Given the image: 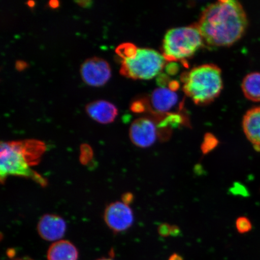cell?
Listing matches in <instances>:
<instances>
[{
	"label": "cell",
	"instance_id": "obj_1",
	"mask_svg": "<svg viewBox=\"0 0 260 260\" xmlns=\"http://www.w3.org/2000/svg\"><path fill=\"white\" fill-rule=\"evenodd\" d=\"M248 24L241 3L236 0H221L204 10L196 25L208 44L229 47L243 37Z\"/></svg>",
	"mask_w": 260,
	"mask_h": 260
},
{
	"label": "cell",
	"instance_id": "obj_2",
	"mask_svg": "<svg viewBox=\"0 0 260 260\" xmlns=\"http://www.w3.org/2000/svg\"><path fill=\"white\" fill-rule=\"evenodd\" d=\"M40 160L37 149L28 141L2 142L0 150V178L2 183L9 176L30 178L45 186L43 177L31 170Z\"/></svg>",
	"mask_w": 260,
	"mask_h": 260
},
{
	"label": "cell",
	"instance_id": "obj_3",
	"mask_svg": "<svg viewBox=\"0 0 260 260\" xmlns=\"http://www.w3.org/2000/svg\"><path fill=\"white\" fill-rule=\"evenodd\" d=\"M182 81L184 93L197 105L212 102L223 88L222 72L213 64L193 68L184 75Z\"/></svg>",
	"mask_w": 260,
	"mask_h": 260
},
{
	"label": "cell",
	"instance_id": "obj_4",
	"mask_svg": "<svg viewBox=\"0 0 260 260\" xmlns=\"http://www.w3.org/2000/svg\"><path fill=\"white\" fill-rule=\"evenodd\" d=\"M204 42L196 25L172 28L165 36L162 55L168 61L183 60L192 56Z\"/></svg>",
	"mask_w": 260,
	"mask_h": 260
},
{
	"label": "cell",
	"instance_id": "obj_5",
	"mask_svg": "<svg viewBox=\"0 0 260 260\" xmlns=\"http://www.w3.org/2000/svg\"><path fill=\"white\" fill-rule=\"evenodd\" d=\"M166 60L157 51L138 48L133 56L122 60L120 74L133 80H150L161 72Z\"/></svg>",
	"mask_w": 260,
	"mask_h": 260
},
{
	"label": "cell",
	"instance_id": "obj_6",
	"mask_svg": "<svg viewBox=\"0 0 260 260\" xmlns=\"http://www.w3.org/2000/svg\"><path fill=\"white\" fill-rule=\"evenodd\" d=\"M80 74L87 85L100 87L105 85L111 77L112 71L108 62L102 58H87L81 64Z\"/></svg>",
	"mask_w": 260,
	"mask_h": 260
},
{
	"label": "cell",
	"instance_id": "obj_7",
	"mask_svg": "<svg viewBox=\"0 0 260 260\" xmlns=\"http://www.w3.org/2000/svg\"><path fill=\"white\" fill-rule=\"evenodd\" d=\"M104 219L107 226L115 233L125 232L134 223V214L129 205L122 201L110 204L107 207Z\"/></svg>",
	"mask_w": 260,
	"mask_h": 260
},
{
	"label": "cell",
	"instance_id": "obj_8",
	"mask_svg": "<svg viewBox=\"0 0 260 260\" xmlns=\"http://www.w3.org/2000/svg\"><path fill=\"white\" fill-rule=\"evenodd\" d=\"M129 136L133 144L141 148L153 145L158 138L157 125L149 118L135 120L129 128Z\"/></svg>",
	"mask_w": 260,
	"mask_h": 260
},
{
	"label": "cell",
	"instance_id": "obj_9",
	"mask_svg": "<svg viewBox=\"0 0 260 260\" xmlns=\"http://www.w3.org/2000/svg\"><path fill=\"white\" fill-rule=\"evenodd\" d=\"M39 235L46 241H59L67 230V223L60 216L54 214H45L39 221L37 226Z\"/></svg>",
	"mask_w": 260,
	"mask_h": 260
},
{
	"label": "cell",
	"instance_id": "obj_10",
	"mask_svg": "<svg viewBox=\"0 0 260 260\" xmlns=\"http://www.w3.org/2000/svg\"><path fill=\"white\" fill-rule=\"evenodd\" d=\"M86 111L94 121L102 124L113 122L118 114L116 107L105 100H98L87 104Z\"/></svg>",
	"mask_w": 260,
	"mask_h": 260
},
{
	"label": "cell",
	"instance_id": "obj_11",
	"mask_svg": "<svg viewBox=\"0 0 260 260\" xmlns=\"http://www.w3.org/2000/svg\"><path fill=\"white\" fill-rule=\"evenodd\" d=\"M244 133L256 149H260V106L248 110L243 117Z\"/></svg>",
	"mask_w": 260,
	"mask_h": 260
},
{
	"label": "cell",
	"instance_id": "obj_12",
	"mask_svg": "<svg viewBox=\"0 0 260 260\" xmlns=\"http://www.w3.org/2000/svg\"><path fill=\"white\" fill-rule=\"evenodd\" d=\"M178 102L177 93L170 87H161L156 89L151 96L152 108L159 113L170 111L177 105Z\"/></svg>",
	"mask_w": 260,
	"mask_h": 260
},
{
	"label": "cell",
	"instance_id": "obj_13",
	"mask_svg": "<svg viewBox=\"0 0 260 260\" xmlns=\"http://www.w3.org/2000/svg\"><path fill=\"white\" fill-rule=\"evenodd\" d=\"M48 260H78L79 251L76 246L68 240L54 242L49 248Z\"/></svg>",
	"mask_w": 260,
	"mask_h": 260
},
{
	"label": "cell",
	"instance_id": "obj_14",
	"mask_svg": "<svg viewBox=\"0 0 260 260\" xmlns=\"http://www.w3.org/2000/svg\"><path fill=\"white\" fill-rule=\"evenodd\" d=\"M242 89L247 99L252 102H260V73H249L244 78Z\"/></svg>",
	"mask_w": 260,
	"mask_h": 260
},
{
	"label": "cell",
	"instance_id": "obj_15",
	"mask_svg": "<svg viewBox=\"0 0 260 260\" xmlns=\"http://www.w3.org/2000/svg\"><path fill=\"white\" fill-rule=\"evenodd\" d=\"M138 47L131 43H124L119 45L116 49V53L122 60L131 57L136 53Z\"/></svg>",
	"mask_w": 260,
	"mask_h": 260
},
{
	"label": "cell",
	"instance_id": "obj_16",
	"mask_svg": "<svg viewBox=\"0 0 260 260\" xmlns=\"http://www.w3.org/2000/svg\"><path fill=\"white\" fill-rule=\"evenodd\" d=\"M218 140L213 135L207 134L205 136L204 142L201 145V151L204 154L209 153L210 152L213 150L218 145Z\"/></svg>",
	"mask_w": 260,
	"mask_h": 260
},
{
	"label": "cell",
	"instance_id": "obj_17",
	"mask_svg": "<svg viewBox=\"0 0 260 260\" xmlns=\"http://www.w3.org/2000/svg\"><path fill=\"white\" fill-rule=\"evenodd\" d=\"M236 229L241 234L246 233L252 229L251 221L246 217H240L236 220Z\"/></svg>",
	"mask_w": 260,
	"mask_h": 260
},
{
	"label": "cell",
	"instance_id": "obj_18",
	"mask_svg": "<svg viewBox=\"0 0 260 260\" xmlns=\"http://www.w3.org/2000/svg\"><path fill=\"white\" fill-rule=\"evenodd\" d=\"M172 225L167 223L161 224L158 228V233L159 235L167 237L169 236H172Z\"/></svg>",
	"mask_w": 260,
	"mask_h": 260
},
{
	"label": "cell",
	"instance_id": "obj_19",
	"mask_svg": "<svg viewBox=\"0 0 260 260\" xmlns=\"http://www.w3.org/2000/svg\"><path fill=\"white\" fill-rule=\"evenodd\" d=\"M27 66V63L21 60L17 61L15 63L16 69L19 71H23Z\"/></svg>",
	"mask_w": 260,
	"mask_h": 260
},
{
	"label": "cell",
	"instance_id": "obj_20",
	"mask_svg": "<svg viewBox=\"0 0 260 260\" xmlns=\"http://www.w3.org/2000/svg\"><path fill=\"white\" fill-rule=\"evenodd\" d=\"M133 200V196L132 193H125L122 197V202L129 205Z\"/></svg>",
	"mask_w": 260,
	"mask_h": 260
},
{
	"label": "cell",
	"instance_id": "obj_21",
	"mask_svg": "<svg viewBox=\"0 0 260 260\" xmlns=\"http://www.w3.org/2000/svg\"><path fill=\"white\" fill-rule=\"evenodd\" d=\"M78 5L83 8H89L92 5V2L90 1H77L76 2Z\"/></svg>",
	"mask_w": 260,
	"mask_h": 260
},
{
	"label": "cell",
	"instance_id": "obj_22",
	"mask_svg": "<svg viewBox=\"0 0 260 260\" xmlns=\"http://www.w3.org/2000/svg\"><path fill=\"white\" fill-rule=\"evenodd\" d=\"M49 6H50L51 8L56 9L59 6V2L56 1V0H53V1L49 2Z\"/></svg>",
	"mask_w": 260,
	"mask_h": 260
},
{
	"label": "cell",
	"instance_id": "obj_23",
	"mask_svg": "<svg viewBox=\"0 0 260 260\" xmlns=\"http://www.w3.org/2000/svg\"><path fill=\"white\" fill-rule=\"evenodd\" d=\"M169 260H183V258L181 256L177 254V253H174V254L170 256Z\"/></svg>",
	"mask_w": 260,
	"mask_h": 260
},
{
	"label": "cell",
	"instance_id": "obj_24",
	"mask_svg": "<svg viewBox=\"0 0 260 260\" xmlns=\"http://www.w3.org/2000/svg\"><path fill=\"white\" fill-rule=\"evenodd\" d=\"M10 260H34L30 258L27 257V256H25V257H21V258H16Z\"/></svg>",
	"mask_w": 260,
	"mask_h": 260
},
{
	"label": "cell",
	"instance_id": "obj_25",
	"mask_svg": "<svg viewBox=\"0 0 260 260\" xmlns=\"http://www.w3.org/2000/svg\"><path fill=\"white\" fill-rule=\"evenodd\" d=\"M27 5L29 6V7H34V6H35V2L32 1L28 2L27 3Z\"/></svg>",
	"mask_w": 260,
	"mask_h": 260
},
{
	"label": "cell",
	"instance_id": "obj_26",
	"mask_svg": "<svg viewBox=\"0 0 260 260\" xmlns=\"http://www.w3.org/2000/svg\"><path fill=\"white\" fill-rule=\"evenodd\" d=\"M97 260H113V259L112 258H101V259H97Z\"/></svg>",
	"mask_w": 260,
	"mask_h": 260
}]
</instances>
